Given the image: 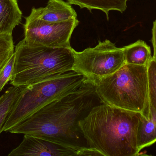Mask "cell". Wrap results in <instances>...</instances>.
Listing matches in <instances>:
<instances>
[{"mask_svg": "<svg viewBox=\"0 0 156 156\" xmlns=\"http://www.w3.org/2000/svg\"><path fill=\"white\" fill-rule=\"evenodd\" d=\"M103 103L94 84L85 80L75 91L47 104L8 132L76 148L88 147L79 122L94 106Z\"/></svg>", "mask_w": 156, "mask_h": 156, "instance_id": "obj_1", "label": "cell"}, {"mask_svg": "<svg viewBox=\"0 0 156 156\" xmlns=\"http://www.w3.org/2000/svg\"><path fill=\"white\" fill-rule=\"evenodd\" d=\"M142 115L103 103L93 108L79 125L87 147L102 156H138L137 129Z\"/></svg>", "mask_w": 156, "mask_h": 156, "instance_id": "obj_2", "label": "cell"}, {"mask_svg": "<svg viewBox=\"0 0 156 156\" xmlns=\"http://www.w3.org/2000/svg\"><path fill=\"white\" fill-rule=\"evenodd\" d=\"M12 86L24 87L73 71V49L39 45L23 39L15 49Z\"/></svg>", "mask_w": 156, "mask_h": 156, "instance_id": "obj_3", "label": "cell"}, {"mask_svg": "<svg viewBox=\"0 0 156 156\" xmlns=\"http://www.w3.org/2000/svg\"><path fill=\"white\" fill-rule=\"evenodd\" d=\"M103 103L140 113L148 119L149 110L147 66L126 64L94 84Z\"/></svg>", "mask_w": 156, "mask_h": 156, "instance_id": "obj_4", "label": "cell"}, {"mask_svg": "<svg viewBox=\"0 0 156 156\" xmlns=\"http://www.w3.org/2000/svg\"><path fill=\"white\" fill-rule=\"evenodd\" d=\"M85 81L83 75L72 71L25 87L6 120L3 132H8L48 103L75 91Z\"/></svg>", "mask_w": 156, "mask_h": 156, "instance_id": "obj_5", "label": "cell"}, {"mask_svg": "<svg viewBox=\"0 0 156 156\" xmlns=\"http://www.w3.org/2000/svg\"><path fill=\"white\" fill-rule=\"evenodd\" d=\"M73 71L83 75L85 80L94 85L126 64L123 48L117 47L108 39L81 52L73 49Z\"/></svg>", "mask_w": 156, "mask_h": 156, "instance_id": "obj_6", "label": "cell"}, {"mask_svg": "<svg viewBox=\"0 0 156 156\" xmlns=\"http://www.w3.org/2000/svg\"><path fill=\"white\" fill-rule=\"evenodd\" d=\"M79 24L77 18L61 23H48L29 16L24 25V39L44 46L71 48L70 38Z\"/></svg>", "mask_w": 156, "mask_h": 156, "instance_id": "obj_7", "label": "cell"}, {"mask_svg": "<svg viewBox=\"0 0 156 156\" xmlns=\"http://www.w3.org/2000/svg\"><path fill=\"white\" fill-rule=\"evenodd\" d=\"M8 156H101L90 147L76 148L43 138L24 135L23 141Z\"/></svg>", "mask_w": 156, "mask_h": 156, "instance_id": "obj_8", "label": "cell"}, {"mask_svg": "<svg viewBox=\"0 0 156 156\" xmlns=\"http://www.w3.org/2000/svg\"><path fill=\"white\" fill-rule=\"evenodd\" d=\"M29 16L48 23H61L76 18L77 15L70 4L63 0H49L46 6L32 8Z\"/></svg>", "mask_w": 156, "mask_h": 156, "instance_id": "obj_9", "label": "cell"}, {"mask_svg": "<svg viewBox=\"0 0 156 156\" xmlns=\"http://www.w3.org/2000/svg\"><path fill=\"white\" fill-rule=\"evenodd\" d=\"M22 18L17 0H0V34L12 33Z\"/></svg>", "mask_w": 156, "mask_h": 156, "instance_id": "obj_10", "label": "cell"}, {"mask_svg": "<svg viewBox=\"0 0 156 156\" xmlns=\"http://www.w3.org/2000/svg\"><path fill=\"white\" fill-rule=\"evenodd\" d=\"M156 142V111L149 105L148 119L142 115L137 129V145L139 150Z\"/></svg>", "mask_w": 156, "mask_h": 156, "instance_id": "obj_11", "label": "cell"}, {"mask_svg": "<svg viewBox=\"0 0 156 156\" xmlns=\"http://www.w3.org/2000/svg\"><path fill=\"white\" fill-rule=\"evenodd\" d=\"M123 50L126 64L147 66L153 57L150 47L143 40L124 47Z\"/></svg>", "mask_w": 156, "mask_h": 156, "instance_id": "obj_12", "label": "cell"}, {"mask_svg": "<svg viewBox=\"0 0 156 156\" xmlns=\"http://www.w3.org/2000/svg\"><path fill=\"white\" fill-rule=\"evenodd\" d=\"M70 4L78 5L81 8H87L90 11L98 9L105 13L109 19L110 11H117L122 13L127 8L128 0H67Z\"/></svg>", "mask_w": 156, "mask_h": 156, "instance_id": "obj_13", "label": "cell"}, {"mask_svg": "<svg viewBox=\"0 0 156 156\" xmlns=\"http://www.w3.org/2000/svg\"><path fill=\"white\" fill-rule=\"evenodd\" d=\"M24 87L14 86L9 87L0 96V135L3 132L6 120Z\"/></svg>", "mask_w": 156, "mask_h": 156, "instance_id": "obj_14", "label": "cell"}, {"mask_svg": "<svg viewBox=\"0 0 156 156\" xmlns=\"http://www.w3.org/2000/svg\"><path fill=\"white\" fill-rule=\"evenodd\" d=\"M15 52L12 33L0 34V70Z\"/></svg>", "mask_w": 156, "mask_h": 156, "instance_id": "obj_15", "label": "cell"}, {"mask_svg": "<svg viewBox=\"0 0 156 156\" xmlns=\"http://www.w3.org/2000/svg\"><path fill=\"white\" fill-rule=\"evenodd\" d=\"M147 68L149 104L156 111V59L152 57Z\"/></svg>", "mask_w": 156, "mask_h": 156, "instance_id": "obj_16", "label": "cell"}, {"mask_svg": "<svg viewBox=\"0 0 156 156\" xmlns=\"http://www.w3.org/2000/svg\"><path fill=\"white\" fill-rule=\"evenodd\" d=\"M15 58L14 53L0 70V92L2 90L4 87L12 79L14 67Z\"/></svg>", "mask_w": 156, "mask_h": 156, "instance_id": "obj_17", "label": "cell"}, {"mask_svg": "<svg viewBox=\"0 0 156 156\" xmlns=\"http://www.w3.org/2000/svg\"><path fill=\"white\" fill-rule=\"evenodd\" d=\"M152 45L154 47V56L153 57L156 59V20L153 24V28H152V37L151 39Z\"/></svg>", "mask_w": 156, "mask_h": 156, "instance_id": "obj_18", "label": "cell"}]
</instances>
